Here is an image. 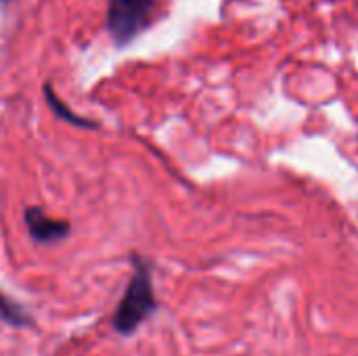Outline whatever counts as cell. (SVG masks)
<instances>
[{
    "instance_id": "2",
    "label": "cell",
    "mask_w": 358,
    "mask_h": 356,
    "mask_svg": "<svg viewBox=\"0 0 358 356\" xmlns=\"http://www.w3.org/2000/svg\"><path fill=\"white\" fill-rule=\"evenodd\" d=\"M155 0H111L107 25L117 44H128L149 21Z\"/></svg>"
},
{
    "instance_id": "3",
    "label": "cell",
    "mask_w": 358,
    "mask_h": 356,
    "mask_svg": "<svg viewBox=\"0 0 358 356\" xmlns=\"http://www.w3.org/2000/svg\"><path fill=\"white\" fill-rule=\"evenodd\" d=\"M25 227L36 243H57L69 235V222L46 216L40 208L25 210Z\"/></svg>"
},
{
    "instance_id": "1",
    "label": "cell",
    "mask_w": 358,
    "mask_h": 356,
    "mask_svg": "<svg viewBox=\"0 0 358 356\" xmlns=\"http://www.w3.org/2000/svg\"><path fill=\"white\" fill-rule=\"evenodd\" d=\"M132 264L134 275L113 313V329L122 336L134 334L157 308L149 262L141 256H132Z\"/></svg>"
},
{
    "instance_id": "5",
    "label": "cell",
    "mask_w": 358,
    "mask_h": 356,
    "mask_svg": "<svg viewBox=\"0 0 358 356\" xmlns=\"http://www.w3.org/2000/svg\"><path fill=\"white\" fill-rule=\"evenodd\" d=\"M0 317H2L6 323L17 325V327H23V325H27V323H29L27 313H25V311H21V306H19V304H15L13 300H8V298H6V296H2V294H0Z\"/></svg>"
},
{
    "instance_id": "4",
    "label": "cell",
    "mask_w": 358,
    "mask_h": 356,
    "mask_svg": "<svg viewBox=\"0 0 358 356\" xmlns=\"http://www.w3.org/2000/svg\"><path fill=\"white\" fill-rule=\"evenodd\" d=\"M44 92H46V101H48V105H50V109L59 115V118H63L65 122H69V124H73V126H80V128H96V124L94 122H88V120H82V118H78L76 113H71L59 99H57V94L52 92V88L50 86H46L44 88Z\"/></svg>"
}]
</instances>
